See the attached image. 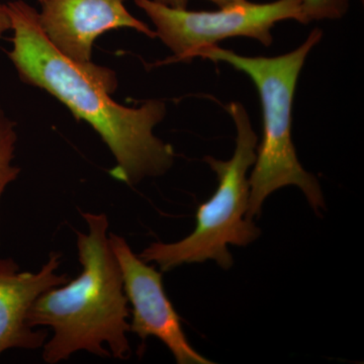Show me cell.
<instances>
[{
    "instance_id": "obj_1",
    "label": "cell",
    "mask_w": 364,
    "mask_h": 364,
    "mask_svg": "<svg viewBox=\"0 0 364 364\" xmlns=\"http://www.w3.org/2000/svg\"><path fill=\"white\" fill-rule=\"evenodd\" d=\"M6 6L14 32L9 57L21 81L47 91L97 132L116 160L111 176L134 186L166 173L176 153L153 133L166 114L164 102L151 100L139 107L117 104L111 97L117 87L112 69L62 54L43 31L39 11L23 0Z\"/></svg>"
},
{
    "instance_id": "obj_2",
    "label": "cell",
    "mask_w": 364,
    "mask_h": 364,
    "mask_svg": "<svg viewBox=\"0 0 364 364\" xmlns=\"http://www.w3.org/2000/svg\"><path fill=\"white\" fill-rule=\"evenodd\" d=\"M81 215L88 232H76L80 274L41 294L26 314L30 327L52 329V338L43 345V359L49 364L79 351L121 360L131 356L130 311L109 219L105 214Z\"/></svg>"
},
{
    "instance_id": "obj_3",
    "label": "cell",
    "mask_w": 364,
    "mask_h": 364,
    "mask_svg": "<svg viewBox=\"0 0 364 364\" xmlns=\"http://www.w3.org/2000/svg\"><path fill=\"white\" fill-rule=\"evenodd\" d=\"M323 32L315 28L294 51L275 57H249L219 46L205 48L196 58L225 62L253 81L262 109V140L257 146L253 171L249 178L247 217H259L263 203L277 189L298 186L318 214L325 208L320 184L301 166L291 138V111L298 79L306 57L320 42Z\"/></svg>"
},
{
    "instance_id": "obj_4",
    "label": "cell",
    "mask_w": 364,
    "mask_h": 364,
    "mask_svg": "<svg viewBox=\"0 0 364 364\" xmlns=\"http://www.w3.org/2000/svg\"><path fill=\"white\" fill-rule=\"evenodd\" d=\"M226 109L236 127V149L228 161L205 158L219 184L212 198L198 208L195 230L174 243L155 242L139 255L145 262L156 263L160 272L207 260L228 270L234 263L228 245L245 247L260 236L259 228L247 217V173L256 160L258 136L243 105L234 102Z\"/></svg>"
},
{
    "instance_id": "obj_5",
    "label": "cell",
    "mask_w": 364,
    "mask_h": 364,
    "mask_svg": "<svg viewBox=\"0 0 364 364\" xmlns=\"http://www.w3.org/2000/svg\"><path fill=\"white\" fill-rule=\"evenodd\" d=\"M135 4L149 16L156 37L173 52L170 62L191 61L200 50L230 38H250L268 47L273 42V26L279 21L306 25L301 0L267 4L244 0L215 11L173 9L155 0H135Z\"/></svg>"
},
{
    "instance_id": "obj_6",
    "label": "cell",
    "mask_w": 364,
    "mask_h": 364,
    "mask_svg": "<svg viewBox=\"0 0 364 364\" xmlns=\"http://www.w3.org/2000/svg\"><path fill=\"white\" fill-rule=\"evenodd\" d=\"M109 239L132 306L130 332L142 340L159 339L178 364L214 363L195 350L186 338L181 318L163 287L162 272L134 253L123 237L112 233Z\"/></svg>"
},
{
    "instance_id": "obj_7",
    "label": "cell",
    "mask_w": 364,
    "mask_h": 364,
    "mask_svg": "<svg viewBox=\"0 0 364 364\" xmlns=\"http://www.w3.org/2000/svg\"><path fill=\"white\" fill-rule=\"evenodd\" d=\"M126 0H44L39 21L48 39L62 54L88 63L100 36L114 28H133L150 38L154 31L136 20L124 6Z\"/></svg>"
},
{
    "instance_id": "obj_8",
    "label": "cell",
    "mask_w": 364,
    "mask_h": 364,
    "mask_svg": "<svg viewBox=\"0 0 364 364\" xmlns=\"http://www.w3.org/2000/svg\"><path fill=\"white\" fill-rule=\"evenodd\" d=\"M61 257L50 253L38 272H21L13 258L0 259V356L13 348L35 350L47 341V330L30 327L26 314L41 294L70 279L57 273Z\"/></svg>"
},
{
    "instance_id": "obj_9",
    "label": "cell",
    "mask_w": 364,
    "mask_h": 364,
    "mask_svg": "<svg viewBox=\"0 0 364 364\" xmlns=\"http://www.w3.org/2000/svg\"><path fill=\"white\" fill-rule=\"evenodd\" d=\"M16 140V124L0 105V202L7 186L21 173V169L13 164Z\"/></svg>"
},
{
    "instance_id": "obj_10",
    "label": "cell",
    "mask_w": 364,
    "mask_h": 364,
    "mask_svg": "<svg viewBox=\"0 0 364 364\" xmlns=\"http://www.w3.org/2000/svg\"><path fill=\"white\" fill-rule=\"evenodd\" d=\"M349 9V0H301L306 25L313 21L339 20Z\"/></svg>"
},
{
    "instance_id": "obj_11",
    "label": "cell",
    "mask_w": 364,
    "mask_h": 364,
    "mask_svg": "<svg viewBox=\"0 0 364 364\" xmlns=\"http://www.w3.org/2000/svg\"><path fill=\"white\" fill-rule=\"evenodd\" d=\"M155 1L164 4L166 6L173 7V9H184L188 7L189 0H155ZM210 1L217 4L219 7H222L237 4V2H242L244 0H210Z\"/></svg>"
},
{
    "instance_id": "obj_12",
    "label": "cell",
    "mask_w": 364,
    "mask_h": 364,
    "mask_svg": "<svg viewBox=\"0 0 364 364\" xmlns=\"http://www.w3.org/2000/svg\"><path fill=\"white\" fill-rule=\"evenodd\" d=\"M11 30V21L6 4H0V38Z\"/></svg>"
},
{
    "instance_id": "obj_13",
    "label": "cell",
    "mask_w": 364,
    "mask_h": 364,
    "mask_svg": "<svg viewBox=\"0 0 364 364\" xmlns=\"http://www.w3.org/2000/svg\"><path fill=\"white\" fill-rule=\"evenodd\" d=\"M39 1L41 2V4H42V2L44 1V0H39Z\"/></svg>"
}]
</instances>
